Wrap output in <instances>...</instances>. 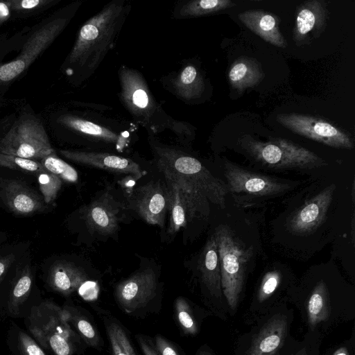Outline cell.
I'll list each match as a JSON object with an SVG mask.
<instances>
[{"label":"cell","instance_id":"cell-25","mask_svg":"<svg viewBox=\"0 0 355 355\" xmlns=\"http://www.w3.org/2000/svg\"><path fill=\"white\" fill-rule=\"evenodd\" d=\"M175 92L180 98L190 101L198 98L205 89L202 77L196 67L185 66L173 82Z\"/></svg>","mask_w":355,"mask_h":355},{"label":"cell","instance_id":"cell-15","mask_svg":"<svg viewBox=\"0 0 355 355\" xmlns=\"http://www.w3.org/2000/svg\"><path fill=\"white\" fill-rule=\"evenodd\" d=\"M335 188L334 184H331L306 201L291 218L290 229L295 233L304 234L320 227L325 220Z\"/></svg>","mask_w":355,"mask_h":355},{"label":"cell","instance_id":"cell-34","mask_svg":"<svg viewBox=\"0 0 355 355\" xmlns=\"http://www.w3.org/2000/svg\"><path fill=\"white\" fill-rule=\"evenodd\" d=\"M37 178L44 202L52 203L61 188L62 180L47 170L37 173Z\"/></svg>","mask_w":355,"mask_h":355},{"label":"cell","instance_id":"cell-2","mask_svg":"<svg viewBox=\"0 0 355 355\" xmlns=\"http://www.w3.org/2000/svg\"><path fill=\"white\" fill-rule=\"evenodd\" d=\"M67 308L45 301L32 307L28 327L45 349L55 355H73L78 335L69 322Z\"/></svg>","mask_w":355,"mask_h":355},{"label":"cell","instance_id":"cell-38","mask_svg":"<svg viewBox=\"0 0 355 355\" xmlns=\"http://www.w3.org/2000/svg\"><path fill=\"white\" fill-rule=\"evenodd\" d=\"M137 339L144 355H160L149 337L139 334Z\"/></svg>","mask_w":355,"mask_h":355},{"label":"cell","instance_id":"cell-18","mask_svg":"<svg viewBox=\"0 0 355 355\" xmlns=\"http://www.w3.org/2000/svg\"><path fill=\"white\" fill-rule=\"evenodd\" d=\"M240 21L266 42L280 48L287 45L279 28L278 18L263 10H250L238 15Z\"/></svg>","mask_w":355,"mask_h":355},{"label":"cell","instance_id":"cell-5","mask_svg":"<svg viewBox=\"0 0 355 355\" xmlns=\"http://www.w3.org/2000/svg\"><path fill=\"white\" fill-rule=\"evenodd\" d=\"M241 141L257 161L272 168L310 169L327 164L313 152L285 139L272 138L263 142L246 135Z\"/></svg>","mask_w":355,"mask_h":355},{"label":"cell","instance_id":"cell-32","mask_svg":"<svg viewBox=\"0 0 355 355\" xmlns=\"http://www.w3.org/2000/svg\"><path fill=\"white\" fill-rule=\"evenodd\" d=\"M40 163L46 170L57 175L62 180L76 182L78 179L76 169L54 153L42 158Z\"/></svg>","mask_w":355,"mask_h":355},{"label":"cell","instance_id":"cell-26","mask_svg":"<svg viewBox=\"0 0 355 355\" xmlns=\"http://www.w3.org/2000/svg\"><path fill=\"white\" fill-rule=\"evenodd\" d=\"M102 318L112 355H137L123 325L107 313Z\"/></svg>","mask_w":355,"mask_h":355},{"label":"cell","instance_id":"cell-43","mask_svg":"<svg viewBox=\"0 0 355 355\" xmlns=\"http://www.w3.org/2000/svg\"><path fill=\"white\" fill-rule=\"evenodd\" d=\"M198 355H211L209 352L207 351H205V350H202V351H200Z\"/></svg>","mask_w":355,"mask_h":355},{"label":"cell","instance_id":"cell-14","mask_svg":"<svg viewBox=\"0 0 355 355\" xmlns=\"http://www.w3.org/2000/svg\"><path fill=\"white\" fill-rule=\"evenodd\" d=\"M328 19V10L324 1L311 0L300 4L297 10L293 40L297 46L318 38L323 32Z\"/></svg>","mask_w":355,"mask_h":355},{"label":"cell","instance_id":"cell-41","mask_svg":"<svg viewBox=\"0 0 355 355\" xmlns=\"http://www.w3.org/2000/svg\"><path fill=\"white\" fill-rule=\"evenodd\" d=\"M10 12L5 3L0 2V20L5 19L9 16Z\"/></svg>","mask_w":355,"mask_h":355},{"label":"cell","instance_id":"cell-3","mask_svg":"<svg viewBox=\"0 0 355 355\" xmlns=\"http://www.w3.org/2000/svg\"><path fill=\"white\" fill-rule=\"evenodd\" d=\"M214 235L219 254L222 291L228 305L234 310L243 290L252 248H245L227 226H219Z\"/></svg>","mask_w":355,"mask_h":355},{"label":"cell","instance_id":"cell-28","mask_svg":"<svg viewBox=\"0 0 355 355\" xmlns=\"http://www.w3.org/2000/svg\"><path fill=\"white\" fill-rule=\"evenodd\" d=\"M236 3L230 0H193L178 7L175 18L198 17L218 12L233 7Z\"/></svg>","mask_w":355,"mask_h":355},{"label":"cell","instance_id":"cell-40","mask_svg":"<svg viewBox=\"0 0 355 355\" xmlns=\"http://www.w3.org/2000/svg\"><path fill=\"white\" fill-rule=\"evenodd\" d=\"M42 3L40 0H22L20 1V7L23 9H32Z\"/></svg>","mask_w":355,"mask_h":355},{"label":"cell","instance_id":"cell-37","mask_svg":"<svg viewBox=\"0 0 355 355\" xmlns=\"http://www.w3.org/2000/svg\"><path fill=\"white\" fill-rule=\"evenodd\" d=\"M155 346L160 355H180L176 347L160 335L155 337Z\"/></svg>","mask_w":355,"mask_h":355},{"label":"cell","instance_id":"cell-10","mask_svg":"<svg viewBox=\"0 0 355 355\" xmlns=\"http://www.w3.org/2000/svg\"><path fill=\"white\" fill-rule=\"evenodd\" d=\"M69 19L66 17H58L36 31L24 44L19 57L10 62L0 64V82H9L24 72L64 29Z\"/></svg>","mask_w":355,"mask_h":355},{"label":"cell","instance_id":"cell-24","mask_svg":"<svg viewBox=\"0 0 355 355\" xmlns=\"http://www.w3.org/2000/svg\"><path fill=\"white\" fill-rule=\"evenodd\" d=\"M9 208L19 214H28L43 207L40 197L28 187L17 181H10L4 187Z\"/></svg>","mask_w":355,"mask_h":355},{"label":"cell","instance_id":"cell-13","mask_svg":"<svg viewBox=\"0 0 355 355\" xmlns=\"http://www.w3.org/2000/svg\"><path fill=\"white\" fill-rule=\"evenodd\" d=\"M136 211L147 223L164 227L168 211V196L166 184L160 181H150L139 187L134 191Z\"/></svg>","mask_w":355,"mask_h":355},{"label":"cell","instance_id":"cell-20","mask_svg":"<svg viewBox=\"0 0 355 355\" xmlns=\"http://www.w3.org/2000/svg\"><path fill=\"white\" fill-rule=\"evenodd\" d=\"M201 280L209 293L220 298L221 275L218 244L214 234L206 243L198 260Z\"/></svg>","mask_w":355,"mask_h":355},{"label":"cell","instance_id":"cell-23","mask_svg":"<svg viewBox=\"0 0 355 355\" xmlns=\"http://www.w3.org/2000/svg\"><path fill=\"white\" fill-rule=\"evenodd\" d=\"M263 77L261 64L257 60L247 57L236 60L228 72L230 85L239 92L257 86Z\"/></svg>","mask_w":355,"mask_h":355},{"label":"cell","instance_id":"cell-9","mask_svg":"<svg viewBox=\"0 0 355 355\" xmlns=\"http://www.w3.org/2000/svg\"><path fill=\"white\" fill-rule=\"evenodd\" d=\"M119 74L123 105L138 122L152 126L158 107L141 74L127 67H122Z\"/></svg>","mask_w":355,"mask_h":355},{"label":"cell","instance_id":"cell-22","mask_svg":"<svg viewBox=\"0 0 355 355\" xmlns=\"http://www.w3.org/2000/svg\"><path fill=\"white\" fill-rule=\"evenodd\" d=\"M87 279L83 270L67 261H58L50 270L48 282L55 291L69 295L78 289Z\"/></svg>","mask_w":355,"mask_h":355},{"label":"cell","instance_id":"cell-1","mask_svg":"<svg viewBox=\"0 0 355 355\" xmlns=\"http://www.w3.org/2000/svg\"><path fill=\"white\" fill-rule=\"evenodd\" d=\"M130 7L125 0H112L81 26L67 60L69 74L76 69L81 80L92 76L114 47Z\"/></svg>","mask_w":355,"mask_h":355},{"label":"cell","instance_id":"cell-6","mask_svg":"<svg viewBox=\"0 0 355 355\" xmlns=\"http://www.w3.org/2000/svg\"><path fill=\"white\" fill-rule=\"evenodd\" d=\"M162 172L166 180L170 214L168 232L174 234L193 218L208 215V199L183 178L168 171Z\"/></svg>","mask_w":355,"mask_h":355},{"label":"cell","instance_id":"cell-42","mask_svg":"<svg viewBox=\"0 0 355 355\" xmlns=\"http://www.w3.org/2000/svg\"><path fill=\"white\" fill-rule=\"evenodd\" d=\"M334 355H348V352L347 351V349L345 347L340 348L338 349Z\"/></svg>","mask_w":355,"mask_h":355},{"label":"cell","instance_id":"cell-16","mask_svg":"<svg viewBox=\"0 0 355 355\" xmlns=\"http://www.w3.org/2000/svg\"><path fill=\"white\" fill-rule=\"evenodd\" d=\"M65 158L76 163L139 179L144 175L139 165L131 159L114 154L89 151L60 150Z\"/></svg>","mask_w":355,"mask_h":355},{"label":"cell","instance_id":"cell-19","mask_svg":"<svg viewBox=\"0 0 355 355\" xmlns=\"http://www.w3.org/2000/svg\"><path fill=\"white\" fill-rule=\"evenodd\" d=\"M106 193L86 207L84 217L90 230L103 235L112 234L118 228V210Z\"/></svg>","mask_w":355,"mask_h":355},{"label":"cell","instance_id":"cell-4","mask_svg":"<svg viewBox=\"0 0 355 355\" xmlns=\"http://www.w3.org/2000/svg\"><path fill=\"white\" fill-rule=\"evenodd\" d=\"M157 165L161 171H168L183 178L196 187L209 200L223 208L227 193V185L212 175L197 159L182 152L156 148Z\"/></svg>","mask_w":355,"mask_h":355},{"label":"cell","instance_id":"cell-11","mask_svg":"<svg viewBox=\"0 0 355 355\" xmlns=\"http://www.w3.org/2000/svg\"><path fill=\"white\" fill-rule=\"evenodd\" d=\"M225 177L227 182V191L232 193L263 197L282 193L291 185L276 179L253 173L228 161L225 162Z\"/></svg>","mask_w":355,"mask_h":355},{"label":"cell","instance_id":"cell-36","mask_svg":"<svg viewBox=\"0 0 355 355\" xmlns=\"http://www.w3.org/2000/svg\"><path fill=\"white\" fill-rule=\"evenodd\" d=\"M18 340L22 355H46L37 343L24 332L19 334Z\"/></svg>","mask_w":355,"mask_h":355},{"label":"cell","instance_id":"cell-35","mask_svg":"<svg viewBox=\"0 0 355 355\" xmlns=\"http://www.w3.org/2000/svg\"><path fill=\"white\" fill-rule=\"evenodd\" d=\"M281 280L280 273L277 270L267 272L261 283L258 291V300L263 302L269 297L277 289Z\"/></svg>","mask_w":355,"mask_h":355},{"label":"cell","instance_id":"cell-8","mask_svg":"<svg viewBox=\"0 0 355 355\" xmlns=\"http://www.w3.org/2000/svg\"><path fill=\"white\" fill-rule=\"evenodd\" d=\"M277 121L292 132L324 145L350 150L354 144L345 132L320 118L297 113L280 114Z\"/></svg>","mask_w":355,"mask_h":355},{"label":"cell","instance_id":"cell-27","mask_svg":"<svg viewBox=\"0 0 355 355\" xmlns=\"http://www.w3.org/2000/svg\"><path fill=\"white\" fill-rule=\"evenodd\" d=\"M329 315L328 289L323 281L315 286L307 303L308 323L313 329L318 323L325 321Z\"/></svg>","mask_w":355,"mask_h":355},{"label":"cell","instance_id":"cell-29","mask_svg":"<svg viewBox=\"0 0 355 355\" xmlns=\"http://www.w3.org/2000/svg\"><path fill=\"white\" fill-rule=\"evenodd\" d=\"M69 322L76 330V333L82 338L88 345L99 349L101 347V338L97 329L91 322V320L83 313L78 310L68 307Z\"/></svg>","mask_w":355,"mask_h":355},{"label":"cell","instance_id":"cell-17","mask_svg":"<svg viewBox=\"0 0 355 355\" xmlns=\"http://www.w3.org/2000/svg\"><path fill=\"white\" fill-rule=\"evenodd\" d=\"M286 332V318L275 315L256 335L246 355H276L284 345Z\"/></svg>","mask_w":355,"mask_h":355},{"label":"cell","instance_id":"cell-30","mask_svg":"<svg viewBox=\"0 0 355 355\" xmlns=\"http://www.w3.org/2000/svg\"><path fill=\"white\" fill-rule=\"evenodd\" d=\"M31 284V272L29 266L27 265L24 268L10 292L8 309L11 313H17L19 306L23 304L30 293Z\"/></svg>","mask_w":355,"mask_h":355},{"label":"cell","instance_id":"cell-39","mask_svg":"<svg viewBox=\"0 0 355 355\" xmlns=\"http://www.w3.org/2000/svg\"><path fill=\"white\" fill-rule=\"evenodd\" d=\"M15 257L13 254L0 256V282L6 275L9 266L13 262Z\"/></svg>","mask_w":355,"mask_h":355},{"label":"cell","instance_id":"cell-44","mask_svg":"<svg viewBox=\"0 0 355 355\" xmlns=\"http://www.w3.org/2000/svg\"><path fill=\"white\" fill-rule=\"evenodd\" d=\"M296 355H307V354L304 350H302L300 352H298Z\"/></svg>","mask_w":355,"mask_h":355},{"label":"cell","instance_id":"cell-31","mask_svg":"<svg viewBox=\"0 0 355 355\" xmlns=\"http://www.w3.org/2000/svg\"><path fill=\"white\" fill-rule=\"evenodd\" d=\"M174 311L182 331L188 335H196L198 331L197 321L186 299L182 297H178L174 304Z\"/></svg>","mask_w":355,"mask_h":355},{"label":"cell","instance_id":"cell-21","mask_svg":"<svg viewBox=\"0 0 355 355\" xmlns=\"http://www.w3.org/2000/svg\"><path fill=\"white\" fill-rule=\"evenodd\" d=\"M59 121L66 127L89 139L119 146L126 144L127 137L123 135L92 121L69 115L61 116Z\"/></svg>","mask_w":355,"mask_h":355},{"label":"cell","instance_id":"cell-7","mask_svg":"<svg viewBox=\"0 0 355 355\" xmlns=\"http://www.w3.org/2000/svg\"><path fill=\"white\" fill-rule=\"evenodd\" d=\"M0 152L35 160L54 153V150L42 123L29 116L13 125L0 141Z\"/></svg>","mask_w":355,"mask_h":355},{"label":"cell","instance_id":"cell-33","mask_svg":"<svg viewBox=\"0 0 355 355\" xmlns=\"http://www.w3.org/2000/svg\"><path fill=\"white\" fill-rule=\"evenodd\" d=\"M0 166L10 169L35 173L36 175L46 170L40 162L0 152Z\"/></svg>","mask_w":355,"mask_h":355},{"label":"cell","instance_id":"cell-12","mask_svg":"<svg viewBox=\"0 0 355 355\" xmlns=\"http://www.w3.org/2000/svg\"><path fill=\"white\" fill-rule=\"evenodd\" d=\"M157 278L154 271L145 269L119 283L115 289L119 306L132 313L146 306L156 294Z\"/></svg>","mask_w":355,"mask_h":355}]
</instances>
